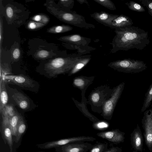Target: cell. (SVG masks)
I'll list each match as a JSON object with an SVG mask.
<instances>
[{"label":"cell","mask_w":152,"mask_h":152,"mask_svg":"<svg viewBox=\"0 0 152 152\" xmlns=\"http://www.w3.org/2000/svg\"><path fill=\"white\" fill-rule=\"evenodd\" d=\"M2 22L1 21V19L0 20V44L1 45V41L2 39V31H3V29L2 28H3L2 26Z\"/></svg>","instance_id":"37"},{"label":"cell","mask_w":152,"mask_h":152,"mask_svg":"<svg viewBox=\"0 0 152 152\" xmlns=\"http://www.w3.org/2000/svg\"><path fill=\"white\" fill-rule=\"evenodd\" d=\"M12 55L15 59H18L20 55V51L19 49L17 48L15 49L13 51Z\"/></svg>","instance_id":"36"},{"label":"cell","mask_w":152,"mask_h":152,"mask_svg":"<svg viewBox=\"0 0 152 152\" xmlns=\"http://www.w3.org/2000/svg\"></svg>","instance_id":"41"},{"label":"cell","mask_w":152,"mask_h":152,"mask_svg":"<svg viewBox=\"0 0 152 152\" xmlns=\"http://www.w3.org/2000/svg\"><path fill=\"white\" fill-rule=\"evenodd\" d=\"M114 88L111 89L106 85L95 88L88 96V102L92 111L98 113H102V107L105 102L112 96Z\"/></svg>","instance_id":"3"},{"label":"cell","mask_w":152,"mask_h":152,"mask_svg":"<svg viewBox=\"0 0 152 152\" xmlns=\"http://www.w3.org/2000/svg\"><path fill=\"white\" fill-rule=\"evenodd\" d=\"M93 146L86 142H79L68 144L55 148L57 152H87Z\"/></svg>","instance_id":"10"},{"label":"cell","mask_w":152,"mask_h":152,"mask_svg":"<svg viewBox=\"0 0 152 152\" xmlns=\"http://www.w3.org/2000/svg\"><path fill=\"white\" fill-rule=\"evenodd\" d=\"M94 1L110 10H114L116 7L111 1L110 0H94Z\"/></svg>","instance_id":"28"},{"label":"cell","mask_w":152,"mask_h":152,"mask_svg":"<svg viewBox=\"0 0 152 152\" xmlns=\"http://www.w3.org/2000/svg\"><path fill=\"white\" fill-rule=\"evenodd\" d=\"M107 143L98 142L93 145L89 152H104L108 149Z\"/></svg>","instance_id":"25"},{"label":"cell","mask_w":152,"mask_h":152,"mask_svg":"<svg viewBox=\"0 0 152 152\" xmlns=\"http://www.w3.org/2000/svg\"><path fill=\"white\" fill-rule=\"evenodd\" d=\"M6 87L10 103L25 112L31 111L37 107L33 100L25 94L16 88L10 87L7 84Z\"/></svg>","instance_id":"5"},{"label":"cell","mask_w":152,"mask_h":152,"mask_svg":"<svg viewBox=\"0 0 152 152\" xmlns=\"http://www.w3.org/2000/svg\"><path fill=\"white\" fill-rule=\"evenodd\" d=\"M59 39L70 44L84 47L88 46L91 41L90 38L77 34L62 36Z\"/></svg>","instance_id":"13"},{"label":"cell","mask_w":152,"mask_h":152,"mask_svg":"<svg viewBox=\"0 0 152 152\" xmlns=\"http://www.w3.org/2000/svg\"><path fill=\"white\" fill-rule=\"evenodd\" d=\"M36 55V57L39 59H45L49 56V52L46 50H40L37 52Z\"/></svg>","instance_id":"32"},{"label":"cell","mask_w":152,"mask_h":152,"mask_svg":"<svg viewBox=\"0 0 152 152\" xmlns=\"http://www.w3.org/2000/svg\"><path fill=\"white\" fill-rule=\"evenodd\" d=\"M55 15L64 22L81 28L91 29L95 28L94 25L86 22L84 17L75 11L69 12L61 10L58 11Z\"/></svg>","instance_id":"7"},{"label":"cell","mask_w":152,"mask_h":152,"mask_svg":"<svg viewBox=\"0 0 152 152\" xmlns=\"http://www.w3.org/2000/svg\"><path fill=\"white\" fill-rule=\"evenodd\" d=\"M26 129V125L23 116L21 115L18 125L15 142L17 143L20 140Z\"/></svg>","instance_id":"22"},{"label":"cell","mask_w":152,"mask_h":152,"mask_svg":"<svg viewBox=\"0 0 152 152\" xmlns=\"http://www.w3.org/2000/svg\"><path fill=\"white\" fill-rule=\"evenodd\" d=\"M84 56L74 54L66 57L56 58L45 63L36 71L47 78H55L60 75L68 74L77 62Z\"/></svg>","instance_id":"2"},{"label":"cell","mask_w":152,"mask_h":152,"mask_svg":"<svg viewBox=\"0 0 152 152\" xmlns=\"http://www.w3.org/2000/svg\"><path fill=\"white\" fill-rule=\"evenodd\" d=\"M108 66L119 72L132 73L142 72L147 68L143 61L129 58L110 62Z\"/></svg>","instance_id":"6"},{"label":"cell","mask_w":152,"mask_h":152,"mask_svg":"<svg viewBox=\"0 0 152 152\" xmlns=\"http://www.w3.org/2000/svg\"><path fill=\"white\" fill-rule=\"evenodd\" d=\"M94 78V76L88 77L80 76L73 79V85L74 87L78 88L81 91L83 98H85L86 90L93 82Z\"/></svg>","instance_id":"14"},{"label":"cell","mask_w":152,"mask_h":152,"mask_svg":"<svg viewBox=\"0 0 152 152\" xmlns=\"http://www.w3.org/2000/svg\"><path fill=\"white\" fill-rule=\"evenodd\" d=\"M2 121L1 126V133L5 143L8 145L10 152H12L13 142L12 134L11 129L9 118L7 116H1Z\"/></svg>","instance_id":"12"},{"label":"cell","mask_w":152,"mask_h":152,"mask_svg":"<svg viewBox=\"0 0 152 152\" xmlns=\"http://www.w3.org/2000/svg\"><path fill=\"white\" fill-rule=\"evenodd\" d=\"M152 100V84L149 87L145 96V98L141 112H143L146 110L151 105Z\"/></svg>","instance_id":"24"},{"label":"cell","mask_w":152,"mask_h":152,"mask_svg":"<svg viewBox=\"0 0 152 152\" xmlns=\"http://www.w3.org/2000/svg\"><path fill=\"white\" fill-rule=\"evenodd\" d=\"M6 12L7 17L10 19L12 18L14 16V11L12 7L10 6L7 7Z\"/></svg>","instance_id":"33"},{"label":"cell","mask_w":152,"mask_h":152,"mask_svg":"<svg viewBox=\"0 0 152 152\" xmlns=\"http://www.w3.org/2000/svg\"><path fill=\"white\" fill-rule=\"evenodd\" d=\"M92 126L94 129L101 130L107 128L109 126V124L106 122L99 121L93 123Z\"/></svg>","instance_id":"31"},{"label":"cell","mask_w":152,"mask_h":152,"mask_svg":"<svg viewBox=\"0 0 152 152\" xmlns=\"http://www.w3.org/2000/svg\"><path fill=\"white\" fill-rule=\"evenodd\" d=\"M125 4L129 9L138 12H144L145 11L144 8L141 5L133 1L126 2Z\"/></svg>","instance_id":"29"},{"label":"cell","mask_w":152,"mask_h":152,"mask_svg":"<svg viewBox=\"0 0 152 152\" xmlns=\"http://www.w3.org/2000/svg\"><path fill=\"white\" fill-rule=\"evenodd\" d=\"M60 3L63 9L62 10L69 12L73 11L71 10L74 5L75 1L74 0H60Z\"/></svg>","instance_id":"26"},{"label":"cell","mask_w":152,"mask_h":152,"mask_svg":"<svg viewBox=\"0 0 152 152\" xmlns=\"http://www.w3.org/2000/svg\"><path fill=\"white\" fill-rule=\"evenodd\" d=\"M124 85L125 83L123 82L114 87L112 96L103 104L101 115L105 119H111L116 105L124 90Z\"/></svg>","instance_id":"8"},{"label":"cell","mask_w":152,"mask_h":152,"mask_svg":"<svg viewBox=\"0 0 152 152\" xmlns=\"http://www.w3.org/2000/svg\"><path fill=\"white\" fill-rule=\"evenodd\" d=\"M144 6H145L148 10H152V1L148 0H140Z\"/></svg>","instance_id":"34"},{"label":"cell","mask_w":152,"mask_h":152,"mask_svg":"<svg viewBox=\"0 0 152 152\" xmlns=\"http://www.w3.org/2000/svg\"><path fill=\"white\" fill-rule=\"evenodd\" d=\"M16 109L15 106L10 103H8L1 110H0L1 116L8 117L9 119L15 114Z\"/></svg>","instance_id":"23"},{"label":"cell","mask_w":152,"mask_h":152,"mask_svg":"<svg viewBox=\"0 0 152 152\" xmlns=\"http://www.w3.org/2000/svg\"><path fill=\"white\" fill-rule=\"evenodd\" d=\"M133 22L129 17L122 14L118 15L112 22L110 28H116L132 26Z\"/></svg>","instance_id":"17"},{"label":"cell","mask_w":152,"mask_h":152,"mask_svg":"<svg viewBox=\"0 0 152 152\" xmlns=\"http://www.w3.org/2000/svg\"><path fill=\"white\" fill-rule=\"evenodd\" d=\"M91 17L105 26L110 28L112 21L118 15L110 14L105 12H95L90 15Z\"/></svg>","instance_id":"16"},{"label":"cell","mask_w":152,"mask_h":152,"mask_svg":"<svg viewBox=\"0 0 152 152\" xmlns=\"http://www.w3.org/2000/svg\"><path fill=\"white\" fill-rule=\"evenodd\" d=\"M148 13L152 16V10H148Z\"/></svg>","instance_id":"39"},{"label":"cell","mask_w":152,"mask_h":152,"mask_svg":"<svg viewBox=\"0 0 152 152\" xmlns=\"http://www.w3.org/2000/svg\"><path fill=\"white\" fill-rule=\"evenodd\" d=\"M72 29L73 28L69 25H57L49 28L47 30V32L53 34L62 33L71 31Z\"/></svg>","instance_id":"21"},{"label":"cell","mask_w":152,"mask_h":152,"mask_svg":"<svg viewBox=\"0 0 152 152\" xmlns=\"http://www.w3.org/2000/svg\"><path fill=\"white\" fill-rule=\"evenodd\" d=\"M90 55H85L74 66L68 74V76H70L78 72L89 62L91 59Z\"/></svg>","instance_id":"18"},{"label":"cell","mask_w":152,"mask_h":152,"mask_svg":"<svg viewBox=\"0 0 152 152\" xmlns=\"http://www.w3.org/2000/svg\"><path fill=\"white\" fill-rule=\"evenodd\" d=\"M0 79L7 84L15 85L22 89L35 93H37L40 88L39 82L27 75H3L0 76Z\"/></svg>","instance_id":"4"},{"label":"cell","mask_w":152,"mask_h":152,"mask_svg":"<svg viewBox=\"0 0 152 152\" xmlns=\"http://www.w3.org/2000/svg\"><path fill=\"white\" fill-rule=\"evenodd\" d=\"M46 25L35 21H30L27 24V27L29 30L35 31L42 28Z\"/></svg>","instance_id":"30"},{"label":"cell","mask_w":152,"mask_h":152,"mask_svg":"<svg viewBox=\"0 0 152 152\" xmlns=\"http://www.w3.org/2000/svg\"><path fill=\"white\" fill-rule=\"evenodd\" d=\"M77 1L81 4H83V3L88 4V2L86 0H77Z\"/></svg>","instance_id":"38"},{"label":"cell","mask_w":152,"mask_h":152,"mask_svg":"<svg viewBox=\"0 0 152 152\" xmlns=\"http://www.w3.org/2000/svg\"></svg>","instance_id":"40"},{"label":"cell","mask_w":152,"mask_h":152,"mask_svg":"<svg viewBox=\"0 0 152 152\" xmlns=\"http://www.w3.org/2000/svg\"><path fill=\"white\" fill-rule=\"evenodd\" d=\"M32 21L44 24H48L50 21V18L47 15L43 14H38L32 17L31 18Z\"/></svg>","instance_id":"27"},{"label":"cell","mask_w":152,"mask_h":152,"mask_svg":"<svg viewBox=\"0 0 152 152\" xmlns=\"http://www.w3.org/2000/svg\"><path fill=\"white\" fill-rule=\"evenodd\" d=\"M125 133L118 129L98 132L96 135L115 144L123 142L124 141Z\"/></svg>","instance_id":"11"},{"label":"cell","mask_w":152,"mask_h":152,"mask_svg":"<svg viewBox=\"0 0 152 152\" xmlns=\"http://www.w3.org/2000/svg\"><path fill=\"white\" fill-rule=\"evenodd\" d=\"M142 123L145 144L149 150L152 151V107L145 111Z\"/></svg>","instance_id":"9"},{"label":"cell","mask_w":152,"mask_h":152,"mask_svg":"<svg viewBox=\"0 0 152 152\" xmlns=\"http://www.w3.org/2000/svg\"><path fill=\"white\" fill-rule=\"evenodd\" d=\"M104 152H122V149L118 147H112L108 148Z\"/></svg>","instance_id":"35"},{"label":"cell","mask_w":152,"mask_h":152,"mask_svg":"<svg viewBox=\"0 0 152 152\" xmlns=\"http://www.w3.org/2000/svg\"><path fill=\"white\" fill-rule=\"evenodd\" d=\"M21 114L17 110L15 114L10 118V124L12 136H16Z\"/></svg>","instance_id":"20"},{"label":"cell","mask_w":152,"mask_h":152,"mask_svg":"<svg viewBox=\"0 0 152 152\" xmlns=\"http://www.w3.org/2000/svg\"><path fill=\"white\" fill-rule=\"evenodd\" d=\"M0 110H2L8 104L9 97L5 81L0 79Z\"/></svg>","instance_id":"19"},{"label":"cell","mask_w":152,"mask_h":152,"mask_svg":"<svg viewBox=\"0 0 152 152\" xmlns=\"http://www.w3.org/2000/svg\"><path fill=\"white\" fill-rule=\"evenodd\" d=\"M115 29L116 34L110 43L112 53L132 49L142 50L150 43L148 32L137 27L127 26Z\"/></svg>","instance_id":"1"},{"label":"cell","mask_w":152,"mask_h":152,"mask_svg":"<svg viewBox=\"0 0 152 152\" xmlns=\"http://www.w3.org/2000/svg\"><path fill=\"white\" fill-rule=\"evenodd\" d=\"M131 141L132 147L136 151L142 152L143 150V138L138 124L131 135Z\"/></svg>","instance_id":"15"}]
</instances>
